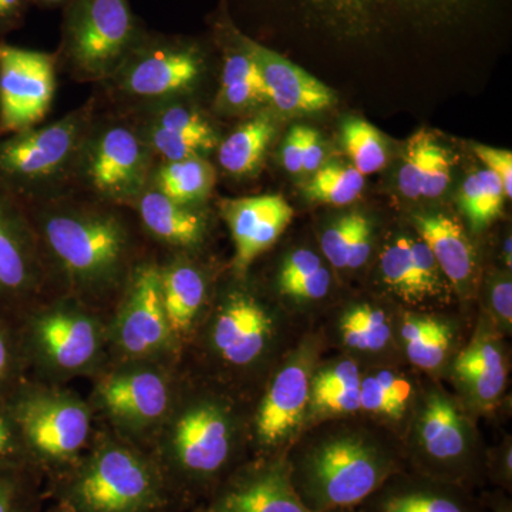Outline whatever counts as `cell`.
I'll return each instance as SVG.
<instances>
[{"mask_svg": "<svg viewBox=\"0 0 512 512\" xmlns=\"http://www.w3.org/2000/svg\"><path fill=\"white\" fill-rule=\"evenodd\" d=\"M248 441V416L232 393L183 370L173 409L146 450L174 503L210 497L241 466Z\"/></svg>", "mask_w": 512, "mask_h": 512, "instance_id": "cell-1", "label": "cell"}, {"mask_svg": "<svg viewBox=\"0 0 512 512\" xmlns=\"http://www.w3.org/2000/svg\"><path fill=\"white\" fill-rule=\"evenodd\" d=\"M32 224L52 295L109 315L141 259L127 222L111 211L72 208L43 212Z\"/></svg>", "mask_w": 512, "mask_h": 512, "instance_id": "cell-2", "label": "cell"}, {"mask_svg": "<svg viewBox=\"0 0 512 512\" xmlns=\"http://www.w3.org/2000/svg\"><path fill=\"white\" fill-rule=\"evenodd\" d=\"M53 493L74 512H165L174 504L146 448L100 423L83 456L53 478Z\"/></svg>", "mask_w": 512, "mask_h": 512, "instance_id": "cell-3", "label": "cell"}, {"mask_svg": "<svg viewBox=\"0 0 512 512\" xmlns=\"http://www.w3.org/2000/svg\"><path fill=\"white\" fill-rule=\"evenodd\" d=\"M305 33L348 45H365L384 33L454 29L490 0H255Z\"/></svg>", "mask_w": 512, "mask_h": 512, "instance_id": "cell-4", "label": "cell"}, {"mask_svg": "<svg viewBox=\"0 0 512 512\" xmlns=\"http://www.w3.org/2000/svg\"><path fill=\"white\" fill-rule=\"evenodd\" d=\"M26 375L37 382L93 379L109 362L107 315L66 296L36 303L15 322Z\"/></svg>", "mask_w": 512, "mask_h": 512, "instance_id": "cell-5", "label": "cell"}, {"mask_svg": "<svg viewBox=\"0 0 512 512\" xmlns=\"http://www.w3.org/2000/svg\"><path fill=\"white\" fill-rule=\"evenodd\" d=\"M302 503L311 512L360 507L400 473L394 451L367 436H335L286 461Z\"/></svg>", "mask_w": 512, "mask_h": 512, "instance_id": "cell-6", "label": "cell"}, {"mask_svg": "<svg viewBox=\"0 0 512 512\" xmlns=\"http://www.w3.org/2000/svg\"><path fill=\"white\" fill-rule=\"evenodd\" d=\"M8 403L30 464L39 474L59 476L92 443L97 426L92 406L69 386L26 377Z\"/></svg>", "mask_w": 512, "mask_h": 512, "instance_id": "cell-7", "label": "cell"}, {"mask_svg": "<svg viewBox=\"0 0 512 512\" xmlns=\"http://www.w3.org/2000/svg\"><path fill=\"white\" fill-rule=\"evenodd\" d=\"M87 402L97 423L146 448L173 409L183 369L154 360H119L93 377Z\"/></svg>", "mask_w": 512, "mask_h": 512, "instance_id": "cell-8", "label": "cell"}, {"mask_svg": "<svg viewBox=\"0 0 512 512\" xmlns=\"http://www.w3.org/2000/svg\"><path fill=\"white\" fill-rule=\"evenodd\" d=\"M274 339L275 318L269 309L247 289L232 288L212 299L183 359L190 353L201 359L215 373L208 383L220 387L225 380H239L258 370Z\"/></svg>", "mask_w": 512, "mask_h": 512, "instance_id": "cell-9", "label": "cell"}, {"mask_svg": "<svg viewBox=\"0 0 512 512\" xmlns=\"http://www.w3.org/2000/svg\"><path fill=\"white\" fill-rule=\"evenodd\" d=\"M107 345L109 362L154 360L181 366V353L165 315L156 258H141L128 276L107 315Z\"/></svg>", "mask_w": 512, "mask_h": 512, "instance_id": "cell-10", "label": "cell"}, {"mask_svg": "<svg viewBox=\"0 0 512 512\" xmlns=\"http://www.w3.org/2000/svg\"><path fill=\"white\" fill-rule=\"evenodd\" d=\"M64 6V56L82 76L116 73L144 35L128 0H69Z\"/></svg>", "mask_w": 512, "mask_h": 512, "instance_id": "cell-11", "label": "cell"}, {"mask_svg": "<svg viewBox=\"0 0 512 512\" xmlns=\"http://www.w3.org/2000/svg\"><path fill=\"white\" fill-rule=\"evenodd\" d=\"M413 451L417 474L467 488L481 474L480 458L456 404L434 392L423 404Z\"/></svg>", "mask_w": 512, "mask_h": 512, "instance_id": "cell-12", "label": "cell"}, {"mask_svg": "<svg viewBox=\"0 0 512 512\" xmlns=\"http://www.w3.org/2000/svg\"><path fill=\"white\" fill-rule=\"evenodd\" d=\"M52 296L32 221L0 188V313L16 322Z\"/></svg>", "mask_w": 512, "mask_h": 512, "instance_id": "cell-13", "label": "cell"}, {"mask_svg": "<svg viewBox=\"0 0 512 512\" xmlns=\"http://www.w3.org/2000/svg\"><path fill=\"white\" fill-rule=\"evenodd\" d=\"M55 89L52 55L0 43V136L29 130L42 121Z\"/></svg>", "mask_w": 512, "mask_h": 512, "instance_id": "cell-14", "label": "cell"}, {"mask_svg": "<svg viewBox=\"0 0 512 512\" xmlns=\"http://www.w3.org/2000/svg\"><path fill=\"white\" fill-rule=\"evenodd\" d=\"M202 64L204 57L197 43L144 33L117 72L124 92L160 99L190 89Z\"/></svg>", "mask_w": 512, "mask_h": 512, "instance_id": "cell-15", "label": "cell"}, {"mask_svg": "<svg viewBox=\"0 0 512 512\" xmlns=\"http://www.w3.org/2000/svg\"><path fill=\"white\" fill-rule=\"evenodd\" d=\"M83 128V114H73L47 127L0 138V188L20 187L59 173L76 153Z\"/></svg>", "mask_w": 512, "mask_h": 512, "instance_id": "cell-16", "label": "cell"}, {"mask_svg": "<svg viewBox=\"0 0 512 512\" xmlns=\"http://www.w3.org/2000/svg\"><path fill=\"white\" fill-rule=\"evenodd\" d=\"M200 512H311L295 491L284 458L241 464Z\"/></svg>", "mask_w": 512, "mask_h": 512, "instance_id": "cell-17", "label": "cell"}, {"mask_svg": "<svg viewBox=\"0 0 512 512\" xmlns=\"http://www.w3.org/2000/svg\"><path fill=\"white\" fill-rule=\"evenodd\" d=\"M311 382V369L303 357L278 370L255 413L248 416L249 441L265 453L285 446L308 409Z\"/></svg>", "mask_w": 512, "mask_h": 512, "instance_id": "cell-18", "label": "cell"}, {"mask_svg": "<svg viewBox=\"0 0 512 512\" xmlns=\"http://www.w3.org/2000/svg\"><path fill=\"white\" fill-rule=\"evenodd\" d=\"M232 33L238 45L254 59L268 93V101L276 109L284 113H316L336 103L333 90L298 64L248 36L235 23Z\"/></svg>", "mask_w": 512, "mask_h": 512, "instance_id": "cell-19", "label": "cell"}, {"mask_svg": "<svg viewBox=\"0 0 512 512\" xmlns=\"http://www.w3.org/2000/svg\"><path fill=\"white\" fill-rule=\"evenodd\" d=\"M222 215L234 242V271L242 276L281 237L293 208L282 195H259L222 202Z\"/></svg>", "mask_w": 512, "mask_h": 512, "instance_id": "cell-20", "label": "cell"}, {"mask_svg": "<svg viewBox=\"0 0 512 512\" xmlns=\"http://www.w3.org/2000/svg\"><path fill=\"white\" fill-rule=\"evenodd\" d=\"M147 151L126 127L103 131L90 151V183L104 198L128 201L140 197L147 175Z\"/></svg>", "mask_w": 512, "mask_h": 512, "instance_id": "cell-21", "label": "cell"}, {"mask_svg": "<svg viewBox=\"0 0 512 512\" xmlns=\"http://www.w3.org/2000/svg\"><path fill=\"white\" fill-rule=\"evenodd\" d=\"M158 264L165 315L183 360L185 350L210 311V281L188 254H174Z\"/></svg>", "mask_w": 512, "mask_h": 512, "instance_id": "cell-22", "label": "cell"}, {"mask_svg": "<svg viewBox=\"0 0 512 512\" xmlns=\"http://www.w3.org/2000/svg\"><path fill=\"white\" fill-rule=\"evenodd\" d=\"M360 512H484L466 488L420 476L389 478Z\"/></svg>", "mask_w": 512, "mask_h": 512, "instance_id": "cell-23", "label": "cell"}, {"mask_svg": "<svg viewBox=\"0 0 512 512\" xmlns=\"http://www.w3.org/2000/svg\"><path fill=\"white\" fill-rule=\"evenodd\" d=\"M380 268L384 284L403 301L424 302L444 291L443 272L421 239L400 237L387 245Z\"/></svg>", "mask_w": 512, "mask_h": 512, "instance_id": "cell-24", "label": "cell"}, {"mask_svg": "<svg viewBox=\"0 0 512 512\" xmlns=\"http://www.w3.org/2000/svg\"><path fill=\"white\" fill-rule=\"evenodd\" d=\"M138 217L151 238L161 245L188 254L200 247L207 235V220L201 212L178 204L160 191H148L138 197Z\"/></svg>", "mask_w": 512, "mask_h": 512, "instance_id": "cell-25", "label": "cell"}, {"mask_svg": "<svg viewBox=\"0 0 512 512\" xmlns=\"http://www.w3.org/2000/svg\"><path fill=\"white\" fill-rule=\"evenodd\" d=\"M414 227L444 278L464 291L476 274V255L460 222L444 214L417 215Z\"/></svg>", "mask_w": 512, "mask_h": 512, "instance_id": "cell-26", "label": "cell"}, {"mask_svg": "<svg viewBox=\"0 0 512 512\" xmlns=\"http://www.w3.org/2000/svg\"><path fill=\"white\" fill-rule=\"evenodd\" d=\"M454 369L478 403H494L503 393L507 370L503 353L491 340L480 339L471 343L458 356Z\"/></svg>", "mask_w": 512, "mask_h": 512, "instance_id": "cell-27", "label": "cell"}, {"mask_svg": "<svg viewBox=\"0 0 512 512\" xmlns=\"http://www.w3.org/2000/svg\"><path fill=\"white\" fill-rule=\"evenodd\" d=\"M274 134V123L268 116H258L242 124L221 144L218 151L221 167L238 177L255 173Z\"/></svg>", "mask_w": 512, "mask_h": 512, "instance_id": "cell-28", "label": "cell"}, {"mask_svg": "<svg viewBox=\"0 0 512 512\" xmlns=\"http://www.w3.org/2000/svg\"><path fill=\"white\" fill-rule=\"evenodd\" d=\"M214 184V168L201 157L168 161L157 174L158 191L170 200L188 207L204 201Z\"/></svg>", "mask_w": 512, "mask_h": 512, "instance_id": "cell-29", "label": "cell"}, {"mask_svg": "<svg viewBox=\"0 0 512 512\" xmlns=\"http://www.w3.org/2000/svg\"><path fill=\"white\" fill-rule=\"evenodd\" d=\"M402 338L410 362L420 369L434 370L446 359L453 330L439 319L410 315L403 320Z\"/></svg>", "mask_w": 512, "mask_h": 512, "instance_id": "cell-30", "label": "cell"}, {"mask_svg": "<svg viewBox=\"0 0 512 512\" xmlns=\"http://www.w3.org/2000/svg\"><path fill=\"white\" fill-rule=\"evenodd\" d=\"M505 192L497 175L485 170L471 173L461 191V207L471 227L483 229L503 210Z\"/></svg>", "mask_w": 512, "mask_h": 512, "instance_id": "cell-31", "label": "cell"}, {"mask_svg": "<svg viewBox=\"0 0 512 512\" xmlns=\"http://www.w3.org/2000/svg\"><path fill=\"white\" fill-rule=\"evenodd\" d=\"M365 187V175L353 165L329 164L315 171L305 185V195L320 204L342 207L359 198Z\"/></svg>", "mask_w": 512, "mask_h": 512, "instance_id": "cell-32", "label": "cell"}, {"mask_svg": "<svg viewBox=\"0 0 512 512\" xmlns=\"http://www.w3.org/2000/svg\"><path fill=\"white\" fill-rule=\"evenodd\" d=\"M343 342L362 352H379L389 343L392 329L386 313L370 305H357L340 320Z\"/></svg>", "mask_w": 512, "mask_h": 512, "instance_id": "cell-33", "label": "cell"}, {"mask_svg": "<svg viewBox=\"0 0 512 512\" xmlns=\"http://www.w3.org/2000/svg\"><path fill=\"white\" fill-rule=\"evenodd\" d=\"M412 386L392 372H379L360 383V410L399 419L406 412Z\"/></svg>", "mask_w": 512, "mask_h": 512, "instance_id": "cell-34", "label": "cell"}, {"mask_svg": "<svg viewBox=\"0 0 512 512\" xmlns=\"http://www.w3.org/2000/svg\"><path fill=\"white\" fill-rule=\"evenodd\" d=\"M342 140L353 167L360 174H375L386 165L387 151L382 134L366 120L346 121L343 124Z\"/></svg>", "mask_w": 512, "mask_h": 512, "instance_id": "cell-35", "label": "cell"}, {"mask_svg": "<svg viewBox=\"0 0 512 512\" xmlns=\"http://www.w3.org/2000/svg\"><path fill=\"white\" fill-rule=\"evenodd\" d=\"M437 141L427 131L414 134L404 150L399 170V188L404 197L417 200L421 197V185L429 170L431 154Z\"/></svg>", "mask_w": 512, "mask_h": 512, "instance_id": "cell-36", "label": "cell"}, {"mask_svg": "<svg viewBox=\"0 0 512 512\" xmlns=\"http://www.w3.org/2000/svg\"><path fill=\"white\" fill-rule=\"evenodd\" d=\"M151 147L167 161H180L185 158L200 157L217 144L215 136L185 133L153 124L150 131Z\"/></svg>", "mask_w": 512, "mask_h": 512, "instance_id": "cell-37", "label": "cell"}, {"mask_svg": "<svg viewBox=\"0 0 512 512\" xmlns=\"http://www.w3.org/2000/svg\"><path fill=\"white\" fill-rule=\"evenodd\" d=\"M26 377L15 322L0 313V399L8 400Z\"/></svg>", "mask_w": 512, "mask_h": 512, "instance_id": "cell-38", "label": "cell"}, {"mask_svg": "<svg viewBox=\"0 0 512 512\" xmlns=\"http://www.w3.org/2000/svg\"><path fill=\"white\" fill-rule=\"evenodd\" d=\"M39 473L35 470H0V512H36Z\"/></svg>", "mask_w": 512, "mask_h": 512, "instance_id": "cell-39", "label": "cell"}, {"mask_svg": "<svg viewBox=\"0 0 512 512\" xmlns=\"http://www.w3.org/2000/svg\"><path fill=\"white\" fill-rule=\"evenodd\" d=\"M23 468L35 470L30 464L18 424L10 412L8 400L0 399V470Z\"/></svg>", "mask_w": 512, "mask_h": 512, "instance_id": "cell-40", "label": "cell"}, {"mask_svg": "<svg viewBox=\"0 0 512 512\" xmlns=\"http://www.w3.org/2000/svg\"><path fill=\"white\" fill-rule=\"evenodd\" d=\"M362 220L363 215L349 214L323 232L320 247L330 264L336 268H348L350 247Z\"/></svg>", "mask_w": 512, "mask_h": 512, "instance_id": "cell-41", "label": "cell"}, {"mask_svg": "<svg viewBox=\"0 0 512 512\" xmlns=\"http://www.w3.org/2000/svg\"><path fill=\"white\" fill-rule=\"evenodd\" d=\"M362 379L356 363L352 360H342L320 370L318 375L312 376L311 397L323 396V394L343 392V390L356 389L360 387Z\"/></svg>", "mask_w": 512, "mask_h": 512, "instance_id": "cell-42", "label": "cell"}, {"mask_svg": "<svg viewBox=\"0 0 512 512\" xmlns=\"http://www.w3.org/2000/svg\"><path fill=\"white\" fill-rule=\"evenodd\" d=\"M451 177V160L450 154L437 143L434 147L429 170L424 177L423 185H421L420 198H437L446 191Z\"/></svg>", "mask_w": 512, "mask_h": 512, "instance_id": "cell-43", "label": "cell"}, {"mask_svg": "<svg viewBox=\"0 0 512 512\" xmlns=\"http://www.w3.org/2000/svg\"><path fill=\"white\" fill-rule=\"evenodd\" d=\"M330 288V274L325 266L319 268L318 271L291 284L282 286L281 292L286 296H291L298 301H318L328 295Z\"/></svg>", "mask_w": 512, "mask_h": 512, "instance_id": "cell-44", "label": "cell"}, {"mask_svg": "<svg viewBox=\"0 0 512 512\" xmlns=\"http://www.w3.org/2000/svg\"><path fill=\"white\" fill-rule=\"evenodd\" d=\"M309 404L316 413L323 416L356 413L360 410V387L312 397L309 399Z\"/></svg>", "mask_w": 512, "mask_h": 512, "instance_id": "cell-45", "label": "cell"}, {"mask_svg": "<svg viewBox=\"0 0 512 512\" xmlns=\"http://www.w3.org/2000/svg\"><path fill=\"white\" fill-rule=\"evenodd\" d=\"M477 157L484 163L488 171L497 175L503 184L505 197H512V154L511 151L500 150L488 146L474 147Z\"/></svg>", "mask_w": 512, "mask_h": 512, "instance_id": "cell-46", "label": "cell"}, {"mask_svg": "<svg viewBox=\"0 0 512 512\" xmlns=\"http://www.w3.org/2000/svg\"><path fill=\"white\" fill-rule=\"evenodd\" d=\"M322 266L319 256L313 254L312 251H308V249H299V251L293 252V254L286 256L281 271H279V288L291 284L293 281H298L303 276L313 274Z\"/></svg>", "mask_w": 512, "mask_h": 512, "instance_id": "cell-47", "label": "cell"}, {"mask_svg": "<svg viewBox=\"0 0 512 512\" xmlns=\"http://www.w3.org/2000/svg\"><path fill=\"white\" fill-rule=\"evenodd\" d=\"M491 308L501 325L511 328L512 322V284L510 279L495 281L490 291Z\"/></svg>", "mask_w": 512, "mask_h": 512, "instance_id": "cell-48", "label": "cell"}, {"mask_svg": "<svg viewBox=\"0 0 512 512\" xmlns=\"http://www.w3.org/2000/svg\"><path fill=\"white\" fill-rule=\"evenodd\" d=\"M370 249H372V227H370V222L363 217L355 237H353L352 247H350L348 268L356 269L365 264L369 258Z\"/></svg>", "mask_w": 512, "mask_h": 512, "instance_id": "cell-49", "label": "cell"}, {"mask_svg": "<svg viewBox=\"0 0 512 512\" xmlns=\"http://www.w3.org/2000/svg\"><path fill=\"white\" fill-rule=\"evenodd\" d=\"M303 134H305V127H293L285 140L282 158H284L286 170L292 174L302 173Z\"/></svg>", "mask_w": 512, "mask_h": 512, "instance_id": "cell-50", "label": "cell"}, {"mask_svg": "<svg viewBox=\"0 0 512 512\" xmlns=\"http://www.w3.org/2000/svg\"><path fill=\"white\" fill-rule=\"evenodd\" d=\"M323 146L319 134L312 128L305 127L303 134V163L302 171L305 173H315L322 167Z\"/></svg>", "mask_w": 512, "mask_h": 512, "instance_id": "cell-51", "label": "cell"}, {"mask_svg": "<svg viewBox=\"0 0 512 512\" xmlns=\"http://www.w3.org/2000/svg\"><path fill=\"white\" fill-rule=\"evenodd\" d=\"M25 5L26 0H0V26L18 19Z\"/></svg>", "mask_w": 512, "mask_h": 512, "instance_id": "cell-52", "label": "cell"}, {"mask_svg": "<svg viewBox=\"0 0 512 512\" xmlns=\"http://www.w3.org/2000/svg\"><path fill=\"white\" fill-rule=\"evenodd\" d=\"M504 258L508 266H511V238L505 239L504 242Z\"/></svg>", "mask_w": 512, "mask_h": 512, "instance_id": "cell-53", "label": "cell"}, {"mask_svg": "<svg viewBox=\"0 0 512 512\" xmlns=\"http://www.w3.org/2000/svg\"><path fill=\"white\" fill-rule=\"evenodd\" d=\"M46 512H74L72 508L67 507V505H64L63 503H59V501H56V504L53 505V507H50L49 510Z\"/></svg>", "mask_w": 512, "mask_h": 512, "instance_id": "cell-54", "label": "cell"}, {"mask_svg": "<svg viewBox=\"0 0 512 512\" xmlns=\"http://www.w3.org/2000/svg\"><path fill=\"white\" fill-rule=\"evenodd\" d=\"M40 3L46 6H57V5H66L69 0H39Z\"/></svg>", "mask_w": 512, "mask_h": 512, "instance_id": "cell-55", "label": "cell"}, {"mask_svg": "<svg viewBox=\"0 0 512 512\" xmlns=\"http://www.w3.org/2000/svg\"><path fill=\"white\" fill-rule=\"evenodd\" d=\"M322 512H356L355 508H346V510H330V511H322Z\"/></svg>", "mask_w": 512, "mask_h": 512, "instance_id": "cell-56", "label": "cell"}, {"mask_svg": "<svg viewBox=\"0 0 512 512\" xmlns=\"http://www.w3.org/2000/svg\"><path fill=\"white\" fill-rule=\"evenodd\" d=\"M165 512H170V511H165Z\"/></svg>", "mask_w": 512, "mask_h": 512, "instance_id": "cell-57", "label": "cell"}]
</instances>
